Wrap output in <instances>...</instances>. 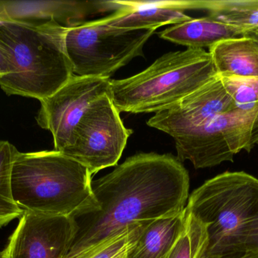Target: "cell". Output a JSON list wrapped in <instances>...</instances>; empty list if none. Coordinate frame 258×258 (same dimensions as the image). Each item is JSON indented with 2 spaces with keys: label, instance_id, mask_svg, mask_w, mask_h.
Returning a JSON list of instances; mask_svg holds the SVG:
<instances>
[{
  "label": "cell",
  "instance_id": "obj_1",
  "mask_svg": "<svg viewBox=\"0 0 258 258\" xmlns=\"http://www.w3.org/2000/svg\"><path fill=\"white\" fill-rule=\"evenodd\" d=\"M92 187L99 209L76 219L78 232L64 258H91L139 224L181 213L189 177L172 154L140 153Z\"/></svg>",
  "mask_w": 258,
  "mask_h": 258
},
{
  "label": "cell",
  "instance_id": "obj_2",
  "mask_svg": "<svg viewBox=\"0 0 258 258\" xmlns=\"http://www.w3.org/2000/svg\"><path fill=\"white\" fill-rule=\"evenodd\" d=\"M68 27L54 21L28 22L0 16V45L15 72L0 78L8 95L40 100L57 92L74 75L67 54Z\"/></svg>",
  "mask_w": 258,
  "mask_h": 258
},
{
  "label": "cell",
  "instance_id": "obj_3",
  "mask_svg": "<svg viewBox=\"0 0 258 258\" xmlns=\"http://www.w3.org/2000/svg\"><path fill=\"white\" fill-rule=\"evenodd\" d=\"M89 169L60 151H18L14 161V199L27 213L77 218L99 209Z\"/></svg>",
  "mask_w": 258,
  "mask_h": 258
},
{
  "label": "cell",
  "instance_id": "obj_4",
  "mask_svg": "<svg viewBox=\"0 0 258 258\" xmlns=\"http://www.w3.org/2000/svg\"><path fill=\"white\" fill-rule=\"evenodd\" d=\"M217 75L209 51L188 48L163 55L147 69L128 78L110 79V98L119 113H157Z\"/></svg>",
  "mask_w": 258,
  "mask_h": 258
},
{
  "label": "cell",
  "instance_id": "obj_5",
  "mask_svg": "<svg viewBox=\"0 0 258 258\" xmlns=\"http://www.w3.org/2000/svg\"><path fill=\"white\" fill-rule=\"evenodd\" d=\"M186 209L208 225V254L244 249L247 228L258 213V179L243 171L219 174L189 196Z\"/></svg>",
  "mask_w": 258,
  "mask_h": 258
},
{
  "label": "cell",
  "instance_id": "obj_6",
  "mask_svg": "<svg viewBox=\"0 0 258 258\" xmlns=\"http://www.w3.org/2000/svg\"><path fill=\"white\" fill-rule=\"evenodd\" d=\"M156 29H127L111 27L105 18L70 27L65 36L67 54L74 75L110 77L136 57Z\"/></svg>",
  "mask_w": 258,
  "mask_h": 258
},
{
  "label": "cell",
  "instance_id": "obj_7",
  "mask_svg": "<svg viewBox=\"0 0 258 258\" xmlns=\"http://www.w3.org/2000/svg\"><path fill=\"white\" fill-rule=\"evenodd\" d=\"M174 141L177 159L189 161L196 169L233 162L236 154L258 145V106L217 115Z\"/></svg>",
  "mask_w": 258,
  "mask_h": 258
},
{
  "label": "cell",
  "instance_id": "obj_8",
  "mask_svg": "<svg viewBox=\"0 0 258 258\" xmlns=\"http://www.w3.org/2000/svg\"><path fill=\"white\" fill-rule=\"evenodd\" d=\"M119 114L110 95L94 101L61 153L87 168L92 176L116 166L133 133L125 127Z\"/></svg>",
  "mask_w": 258,
  "mask_h": 258
},
{
  "label": "cell",
  "instance_id": "obj_9",
  "mask_svg": "<svg viewBox=\"0 0 258 258\" xmlns=\"http://www.w3.org/2000/svg\"><path fill=\"white\" fill-rule=\"evenodd\" d=\"M110 95V79L74 75L57 92L40 100L36 120L52 134L54 150L62 152L71 143L73 133L94 101Z\"/></svg>",
  "mask_w": 258,
  "mask_h": 258
},
{
  "label": "cell",
  "instance_id": "obj_10",
  "mask_svg": "<svg viewBox=\"0 0 258 258\" xmlns=\"http://www.w3.org/2000/svg\"><path fill=\"white\" fill-rule=\"evenodd\" d=\"M78 232L76 218L24 212L3 258H64Z\"/></svg>",
  "mask_w": 258,
  "mask_h": 258
},
{
  "label": "cell",
  "instance_id": "obj_11",
  "mask_svg": "<svg viewBox=\"0 0 258 258\" xmlns=\"http://www.w3.org/2000/svg\"><path fill=\"white\" fill-rule=\"evenodd\" d=\"M235 109L233 98L217 75L183 99L155 114L147 125L174 139L201 127L217 115Z\"/></svg>",
  "mask_w": 258,
  "mask_h": 258
},
{
  "label": "cell",
  "instance_id": "obj_12",
  "mask_svg": "<svg viewBox=\"0 0 258 258\" xmlns=\"http://www.w3.org/2000/svg\"><path fill=\"white\" fill-rule=\"evenodd\" d=\"M117 2L120 8L104 18L111 27L127 30L157 29L167 24H180L192 19L186 11L202 9V0Z\"/></svg>",
  "mask_w": 258,
  "mask_h": 258
},
{
  "label": "cell",
  "instance_id": "obj_13",
  "mask_svg": "<svg viewBox=\"0 0 258 258\" xmlns=\"http://www.w3.org/2000/svg\"><path fill=\"white\" fill-rule=\"evenodd\" d=\"M119 9L113 1L11 2L8 13L12 19L28 22L54 21L65 27H73L86 22L95 14L116 12Z\"/></svg>",
  "mask_w": 258,
  "mask_h": 258
},
{
  "label": "cell",
  "instance_id": "obj_14",
  "mask_svg": "<svg viewBox=\"0 0 258 258\" xmlns=\"http://www.w3.org/2000/svg\"><path fill=\"white\" fill-rule=\"evenodd\" d=\"M220 76L258 77V42L243 35L226 39L209 48Z\"/></svg>",
  "mask_w": 258,
  "mask_h": 258
},
{
  "label": "cell",
  "instance_id": "obj_15",
  "mask_svg": "<svg viewBox=\"0 0 258 258\" xmlns=\"http://www.w3.org/2000/svg\"><path fill=\"white\" fill-rule=\"evenodd\" d=\"M245 34L243 30L216 21L211 17L192 18L174 24L159 33V37L188 48H210L220 41Z\"/></svg>",
  "mask_w": 258,
  "mask_h": 258
},
{
  "label": "cell",
  "instance_id": "obj_16",
  "mask_svg": "<svg viewBox=\"0 0 258 258\" xmlns=\"http://www.w3.org/2000/svg\"><path fill=\"white\" fill-rule=\"evenodd\" d=\"M186 209L150 223L128 250L125 258H168L184 228Z\"/></svg>",
  "mask_w": 258,
  "mask_h": 258
},
{
  "label": "cell",
  "instance_id": "obj_17",
  "mask_svg": "<svg viewBox=\"0 0 258 258\" xmlns=\"http://www.w3.org/2000/svg\"><path fill=\"white\" fill-rule=\"evenodd\" d=\"M208 16L243 30L246 33L258 27V0H204Z\"/></svg>",
  "mask_w": 258,
  "mask_h": 258
},
{
  "label": "cell",
  "instance_id": "obj_18",
  "mask_svg": "<svg viewBox=\"0 0 258 258\" xmlns=\"http://www.w3.org/2000/svg\"><path fill=\"white\" fill-rule=\"evenodd\" d=\"M18 152L10 142L0 141V228L21 218L24 213L14 199L12 192V168Z\"/></svg>",
  "mask_w": 258,
  "mask_h": 258
},
{
  "label": "cell",
  "instance_id": "obj_19",
  "mask_svg": "<svg viewBox=\"0 0 258 258\" xmlns=\"http://www.w3.org/2000/svg\"><path fill=\"white\" fill-rule=\"evenodd\" d=\"M209 247L208 225L186 208L184 228L168 258H203Z\"/></svg>",
  "mask_w": 258,
  "mask_h": 258
},
{
  "label": "cell",
  "instance_id": "obj_20",
  "mask_svg": "<svg viewBox=\"0 0 258 258\" xmlns=\"http://www.w3.org/2000/svg\"><path fill=\"white\" fill-rule=\"evenodd\" d=\"M218 76L233 98L236 108L251 110L258 106V77Z\"/></svg>",
  "mask_w": 258,
  "mask_h": 258
},
{
  "label": "cell",
  "instance_id": "obj_21",
  "mask_svg": "<svg viewBox=\"0 0 258 258\" xmlns=\"http://www.w3.org/2000/svg\"><path fill=\"white\" fill-rule=\"evenodd\" d=\"M203 258H258V248H244L220 254L206 253Z\"/></svg>",
  "mask_w": 258,
  "mask_h": 258
},
{
  "label": "cell",
  "instance_id": "obj_22",
  "mask_svg": "<svg viewBox=\"0 0 258 258\" xmlns=\"http://www.w3.org/2000/svg\"><path fill=\"white\" fill-rule=\"evenodd\" d=\"M243 248H258V213L247 228Z\"/></svg>",
  "mask_w": 258,
  "mask_h": 258
},
{
  "label": "cell",
  "instance_id": "obj_23",
  "mask_svg": "<svg viewBox=\"0 0 258 258\" xmlns=\"http://www.w3.org/2000/svg\"><path fill=\"white\" fill-rule=\"evenodd\" d=\"M15 72V67L7 51L0 45V78Z\"/></svg>",
  "mask_w": 258,
  "mask_h": 258
},
{
  "label": "cell",
  "instance_id": "obj_24",
  "mask_svg": "<svg viewBox=\"0 0 258 258\" xmlns=\"http://www.w3.org/2000/svg\"><path fill=\"white\" fill-rule=\"evenodd\" d=\"M244 35L246 36H251V37L254 38V39L258 42V27L257 28L254 29V30H250V31L247 32Z\"/></svg>",
  "mask_w": 258,
  "mask_h": 258
},
{
  "label": "cell",
  "instance_id": "obj_25",
  "mask_svg": "<svg viewBox=\"0 0 258 258\" xmlns=\"http://www.w3.org/2000/svg\"><path fill=\"white\" fill-rule=\"evenodd\" d=\"M130 248H131V247H130ZM129 248H128V249H129ZM128 250H127V251H124V252H122V254H119V255L116 256V257L115 258H125V257H126V253H127V251H128Z\"/></svg>",
  "mask_w": 258,
  "mask_h": 258
},
{
  "label": "cell",
  "instance_id": "obj_26",
  "mask_svg": "<svg viewBox=\"0 0 258 258\" xmlns=\"http://www.w3.org/2000/svg\"><path fill=\"white\" fill-rule=\"evenodd\" d=\"M0 258H3V254H2V252H0Z\"/></svg>",
  "mask_w": 258,
  "mask_h": 258
}]
</instances>
